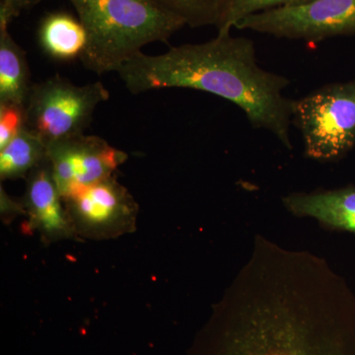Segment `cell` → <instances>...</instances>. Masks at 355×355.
<instances>
[{
    "mask_svg": "<svg viewBox=\"0 0 355 355\" xmlns=\"http://www.w3.org/2000/svg\"><path fill=\"white\" fill-rule=\"evenodd\" d=\"M222 355H355V296L321 257L254 245L222 301Z\"/></svg>",
    "mask_w": 355,
    "mask_h": 355,
    "instance_id": "obj_1",
    "label": "cell"
},
{
    "mask_svg": "<svg viewBox=\"0 0 355 355\" xmlns=\"http://www.w3.org/2000/svg\"><path fill=\"white\" fill-rule=\"evenodd\" d=\"M132 94L165 88L203 91L233 103L256 128L268 130L291 149V81L259 65L253 41L218 33L202 44L173 46L159 55L140 53L119 69Z\"/></svg>",
    "mask_w": 355,
    "mask_h": 355,
    "instance_id": "obj_2",
    "label": "cell"
},
{
    "mask_svg": "<svg viewBox=\"0 0 355 355\" xmlns=\"http://www.w3.org/2000/svg\"><path fill=\"white\" fill-rule=\"evenodd\" d=\"M69 1L87 36L81 62L97 74L118 72L144 46L167 42L186 25L155 0Z\"/></svg>",
    "mask_w": 355,
    "mask_h": 355,
    "instance_id": "obj_3",
    "label": "cell"
},
{
    "mask_svg": "<svg viewBox=\"0 0 355 355\" xmlns=\"http://www.w3.org/2000/svg\"><path fill=\"white\" fill-rule=\"evenodd\" d=\"M292 123L308 158L334 162L355 146V79L329 84L292 100Z\"/></svg>",
    "mask_w": 355,
    "mask_h": 355,
    "instance_id": "obj_4",
    "label": "cell"
},
{
    "mask_svg": "<svg viewBox=\"0 0 355 355\" xmlns=\"http://www.w3.org/2000/svg\"><path fill=\"white\" fill-rule=\"evenodd\" d=\"M102 83L76 85L60 76L33 84L25 104V128L46 146L83 135L94 111L109 99Z\"/></svg>",
    "mask_w": 355,
    "mask_h": 355,
    "instance_id": "obj_5",
    "label": "cell"
},
{
    "mask_svg": "<svg viewBox=\"0 0 355 355\" xmlns=\"http://www.w3.org/2000/svg\"><path fill=\"white\" fill-rule=\"evenodd\" d=\"M277 38L317 43L355 34V0H308L251 14L235 25Z\"/></svg>",
    "mask_w": 355,
    "mask_h": 355,
    "instance_id": "obj_6",
    "label": "cell"
},
{
    "mask_svg": "<svg viewBox=\"0 0 355 355\" xmlns=\"http://www.w3.org/2000/svg\"><path fill=\"white\" fill-rule=\"evenodd\" d=\"M64 200L77 237L114 239L137 228L139 205L114 176Z\"/></svg>",
    "mask_w": 355,
    "mask_h": 355,
    "instance_id": "obj_7",
    "label": "cell"
},
{
    "mask_svg": "<svg viewBox=\"0 0 355 355\" xmlns=\"http://www.w3.org/2000/svg\"><path fill=\"white\" fill-rule=\"evenodd\" d=\"M128 158L106 140L84 133L48 146L51 175L64 200L113 177Z\"/></svg>",
    "mask_w": 355,
    "mask_h": 355,
    "instance_id": "obj_8",
    "label": "cell"
},
{
    "mask_svg": "<svg viewBox=\"0 0 355 355\" xmlns=\"http://www.w3.org/2000/svg\"><path fill=\"white\" fill-rule=\"evenodd\" d=\"M26 179L22 205L28 217L27 230L38 232L46 244L77 238L49 160L33 170Z\"/></svg>",
    "mask_w": 355,
    "mask_h": 355,
    "instance_id": "obj_9",
    "label": "cell"
},
{
    "mask_svg": "<svg viewBox=\"0 0 355 355\" xmlns=\"http://www.w3.org/2000/svg\"><path fill=\"white\" fill-rule=\"evenodd\" d=\"M282 202L294 216L311 217L326 227L355 234V187L293 193Z\"/></svg>",
    "mask_w": 355,
    "mask_h": 355,
    "instance_id": "obj_10",
    "label": "cell"
},
{
    "mask_svg": "<svg viewBox=\"0 0 355 355\" xmlns=\"http://www.w3.org/2000/svg\"><path fill=\"white\" fill-rule=\"evenodd\" d=\"M10 23L0 19V105L25 107L33 84L25 51L8 32Z\"/></svg>",
    "mask_w": 355,
    "mask_h": 355,
    "instance_id": "obj_11",
    "label": "cell"
},
{
    "mask_svg": "<svg viewBox=\"0 0 355 355\" xmlns=\"http://www.w3.org/2000/svg\"><path fill=\"white\" fill-rule=\"evenodd\" d=\"M38 36L44 53L57 60L80 58L87 43L80 21L62 12L44 17L40 25Z\"/></svg>",
    "mask_w": 355,
    "mask_h": 355,
    "instance_id": "obj_12",
    "label": "cell"
},
{
    "mask_svg": "<svg viewBox=\"0 0 355 355\" xmlns=\"http://www.w3.org/2000/svg\"><path fill=\"white\" fill-rule=\"evenodd\" d=\"M48 160V146L37 135L23 128L6 146L0 149L1 181L27 178Z\"/></svg>",
    "mask_w": 355,
    "mask_h": 355,
    "instance_id": "obj_13",
    "label": "cell"
},
{
    "mask_svg": "<svg viewBox=\"0 0 355 355\" xmlns=\"http://www.w3.org/2000/svg\"><path fill=\"white\" fill-rule=\"evenodd\" d=\"M163 8L181 18L191 27L220 23L227 0H155Z\"/></svg>",
    "mask_w": 355,
    "mask_h": 355,
    "instance_id": "obj_14",
    "label": "cell"
},
{
    "mask_svg": "<svg viewBox=\"0 0 355 355\" xmlns=\"http://www.w3.org/2000/svg\"><path fill=\"white\" fill-rule=\"evenodd\" d=\"M305 1L308 0H227L223 16L216 28L218 33L230 32L237 22L251 14Z\"/></svg>",
    "mask_w": 355,
    "mask_h": 355,
    "instance_id": "obj_15",
    "label": "cell"
},
{
    "mask_svg": "<svg viewBox=\"0 0 355 355\" xmlns=\"http://www.w3.org/2000/svg\"><path fill=\"white\" fill-rule=\"evenodd\" d=\"M25 128V107L0 105V149Z\"/></svg>",
    "mask_w": 355,
    "mask_h": 355,
    "instance_id": "obj_16",
    "label": "cell"
},
{
    "mask_svg": "<svg viewBox=\"0 0 355 355\" xmlns=\"http://www.w3.org/2000/svg\"><path fill=\"white\" fill-rule=\"evenodd\" d=\"M42 0H1L0 4V19L10 23L14 18L20 15L25 9L38 4Z\"/></svg>",
    "mask_w": 355,
    "mask_h": 355,
    "instance_id": "obj_17",
    "label": "cell"
},
{
    "mask_svg": "<svg viewBox=\"0 0 355 355\" xmlns=\"http://www.w3.org/2000/svg\"><path fill=\"white\" fill-rule=\"evenodd\" d=\"M1 212L6 217H12L16 214H25L24 209H23L22 202L18 203L14 202L12 198H10L8 195L1 188Z\"/></svg>",
    "mask_w": 355,
    "mask_h": 355,
    "instance_id": "obj_18",
    "label": "cell"
}]
</instances>
